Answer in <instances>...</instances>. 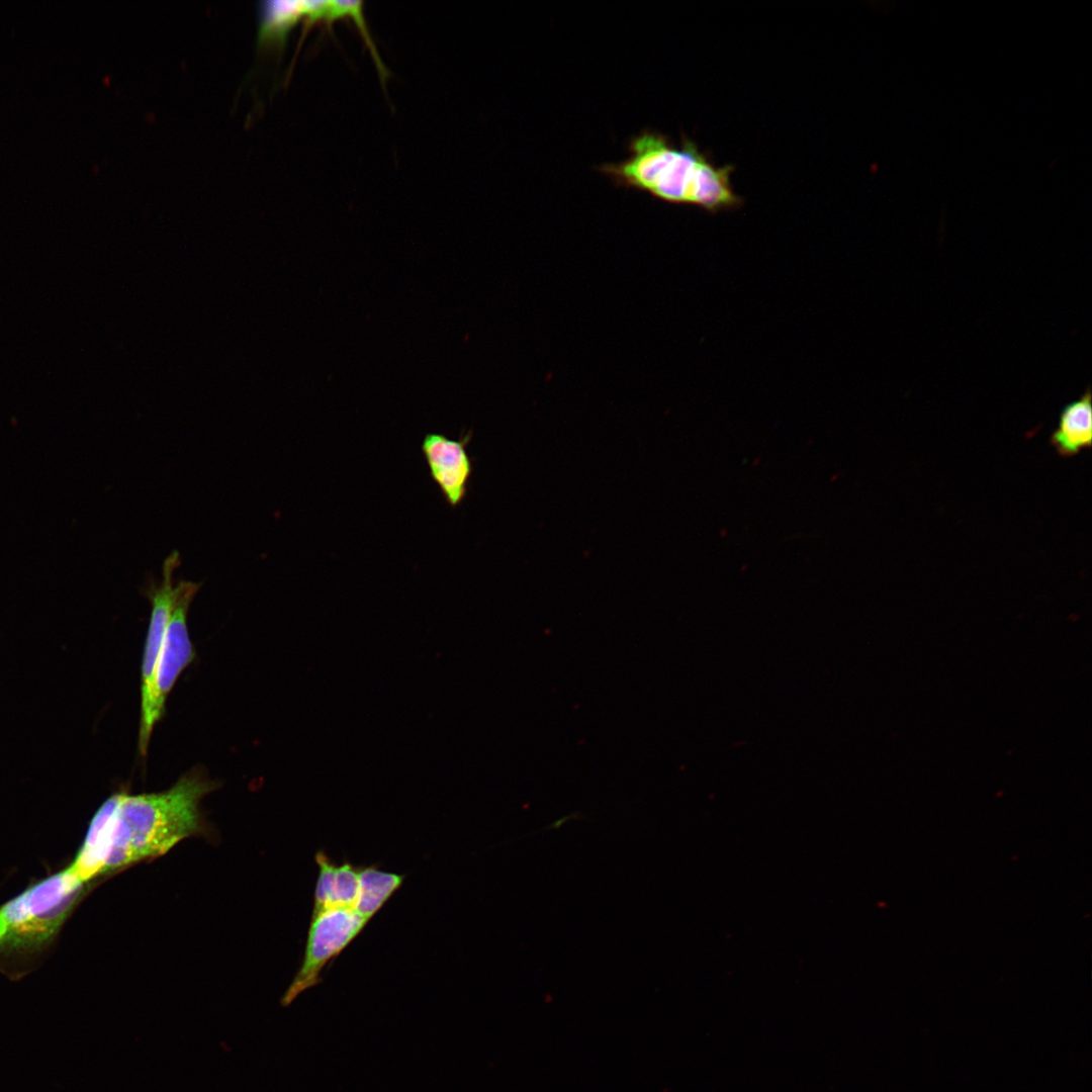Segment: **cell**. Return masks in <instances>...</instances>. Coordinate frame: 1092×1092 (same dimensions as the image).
Returning <instances> with one entry per match:
<instances>
[{
    "label": "cell",
    "instance_id": "cell-1",
    "mask_svg": "<svg viewBox=\"0 0 1092 1092\" xmlns=\"http://www.w3.org/2000/svg\"><path fill=\"white\" fill-rule=\"evenodd\" d=\"M599 169L618 186L647 192L665 202L695 205L710 213L737 209L743 204L731 184L734 167L716 166L687 136L677 146L658 131L643 130L630 140L625 160Z\"/></svg>",
    "mask_w": 1092,
    "mask_h": 1092
},
{
    "label": "cell",
    "instance_id": "cell-9",
    "mask_svg": "<svg viewBox=\"0 0 1092 1092\" xmlns=\"http://www.w3.org/2000/svg\"><path fill=\"white\" fill-rule=\"evenodd\" d=\"M1092 444L1091 392L1087 389L1078 399L1064 406L1059 423L1051 436V445L1063 457H1072Z\"/></svg>",
    "mask_w": 1092,
    "mask_h": 1092
},
{
    "label": "cell",
    "instance_id": "cell-13",
    "mask_svg": "<svg viewBox=\"0 0 1092 1092\" xmlns=\"http://www.w3.org/2000/svg\"><path fill=\"white\" fill-rule=\"evenodd\" d=\"M360 893L359 868L350 861L337 864L329 909H355Z\"/></svg>",
    "mask_w": 1092,
    "mask_h": 1092
},
{
    "label": "cell",
    "instance_id": "cell-5",
    "mask_svg": "<svg viewBox=\"0 0 1092 1092\" xmlns=\"http://www.w3.org/2000/svg\"><path fill=\"white\" fill-rule=\"evenodd\" d=\"M368 922L355 910L332 908L312 917L301 967L284 993L287 1006L303 991L316 986L325 966L358 936Z\"/></svg>",
    "mask_w": 1092,
    "mask_h": 1092
},
{
    "label": "cell",
    "instance_id": "cell-6",
    "mask_svg": "<svg viewBox=\"0 0 1092 1092\" xmlns=\"http://www.w3.org/2000/svg\"><path fill=\"white\" fill-rule=\"evenodd\" d=\"M179 564L180 554L174 551L163 563L162 578L150 581L145 587L152 610L142 664L140 732L146 728L151 713L155 673L170 616L175 587L174 573Z\"/></svg>",
    "mask_w": 1092,
    "mask_h": 1092
},
{
    "label": "cell",
    "instance_id": "cell-11",
    "mask_svg": "<svg viewBox=\"0 0 1092 1092\" xmlns=\"http://www.w3.org/2000/svg\"><path fill=\"white\" fill-rule=\"evenodd\" d=\"M403 880V875L383 872L375 866L360 867V893L354 910L369 922Z\"/></svg>",
    "mask_w": 1092,
    "mask_h": 1092
},
{
    "label": "cell",
    "instance_id": "cell-10",
    "mask_svg": "<svg viewBox=\"0 0 1092 1092\" xmlns=\"http://www.w3.org/2000/svg\"><path fill=\"white\" fill-rule=\"evenodd\" d=\"M313 1L270 0L260 9L259 40L283 44L289 31L302 19L308 18Z\"/></svg>",
    "mask_w": 1092,
    "mask_h": 1092
},
{
    "label": "cell",
    "instance_id": "cell-2",
    "mask_svg": "<svg viewBox=\"0 0 1092 1092\" xmlns=\"http://www.w3.org/2000/svg\"><path fill=\"white\" fill-rule=\"evenodd\" d=\"M215 788L201 770H193L160 793H120L104 875L163 855L184 838L201 832L199 804Z\"/></svg>",
    "mask_w": 1092,
    "mask_h": 1092
},
{
    "label": "cell",
    "instance_id": "cell-14",
    "mask_svg": "<svg viewBox=\"0 0 1092 1092\" xmlns=\"http://www.w3.org/2000/svg\"><path fill=\"white\" fill-rule=\"evenodd\" d=\"M318 868V878L314 892L312 917L329 910L336 863L325 851H317L314 857Z\"/></svg>",
    "mask_w": 1092,
    "mask_h": 1092
},
{
    "label": "cell",
    "instance_id": "cell-7",
    "mask_svg": "<svg viewBox=\"0 0 1092 1092\" xmlns=\"http://www.w3.org/2000/svg\"><path fill=\"white\" fill-rule=\"evenodd\" d=\"M469 438L467 435L453 439L441 433H427L421 444L430 477L452 509L465 498L472 473L466 448Z\"/></svg>",
    "mask_w": 1092,
    "mask_h": 1092
},
{
    "label": "cell",
    "instance_id": "cell-4",
    "mask_svg": "<svg viewBox=\"0 0 1092 1092\" xmlns=\"http://www.w3.org/2000/svg\"><path fill=\"white\" fill-rule=\"evenodd\" d=\"M200 586V583L188 580L175 583L170 616L155 673L151 713L146 728L139 736V749L143 755L147 754L153 729L164 713L169 693L181 672L195 657L187 627V614Z\"/></svg>",
    "mask_w": 1092,
    "mask_h": 1092
},
{
    "label": "cell",
    "instance_id": "cell-12",
    "mask_svg": "<svg viewBox=\"0 0 1092 1092\" xmlns=\"http://www.w3.org/2000/svg\"><path fill=\"white\" fill-rule=\"evenodd\" d=\"M344 16L351 17L357 24L359 31L363 35L366 46L372 54L381 80L383 82L388 76V72L385 65L381 61V58L378 55L376 47L374 46L369 30L367 28L362 1H326L322 20L327 21V23H331L334 22L336 19Z\"/></svg>",
    "mask_w": 1092,
    "mask_h": 1092
},
{
    "label": "cell",
    "instance_id": "cell-3",
    "mask_svg": "<svg viewBox=\"0 0 1092 1092\" xmlns=\"http://www.w3.org/2000/svg\"><path fill=\"white\" fill-rule=\"evenodd\" d=\"M70 868L24 890L0 906V960L40 952L56 937L83 892Z\"/></svg>",
    "mask_w": 1092,
    "mask_h": 1092
},
{
    "label": "cell",
    "instance_id": "cell-8",
    "mask_svg": "<svg viewBox=\"0 0 1092 1092\" xmlns=\"http://www.w3.org/2000/svg\"><path fill=\"white\" fill-rule=\"evenodd\" d=\"M119 797L120 793L110 796L97 810L89 824L84 841L69 867L84 884L104 875L111 845L113 817Z\"/></svg>",
    "mask_w": 1092,
    "mask_h": 1092
}]
</instances>
